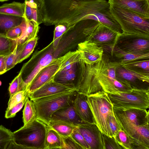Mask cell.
<instances>
[{
  "mask_svg": "<svg viewBox=\"0 0 149 149\" xmlns=\"http://www.w3.org/2000/svg\"><path fill=\"white\" fill-rule=\"evenodd\" d=\"M120 65L128 70L140 73L149 74V59L137 60Z\"/></svg>",
  "mask_w": 149,
  "mask_h": 149,
  "instance_id": "29",
  "label": "cell"
},
{
  "mask_svg": "<svg viewBox=\"0 0 149 149\" xmlns=\"http://www.w3.org/2000/svg\"><path fill=\"white\" fill-rule=\"evenodd\" d=\"M23 17L0 13V34L6 35L10 29L21 23Z\"/></svg>",
  "mask_w": 149,
  "mask_h": 149,
  "instance_id": "25",
  "label": "cell"
},
{
  "mask_svg": "<svg viewBox=\"0 0 149 149\" xmlns=\"http://www.w3.org/2000/svg\"><path fill=\"white\" fill-rule=\"evenodd\" d=\"M27 96L28 97V93L25 91H19L15 93L10 97L7 109L11 108L22 101Z\"/></svg>",
  "mask_w": 149,
  "mask_h": 149,
  "instance_id": "42",
  "label": "cell"
},
{
  "mask_svg": "<svg viewBox=\"0 0 149 149\" xmlns=\"http://www.w3.org/2000/svg\"><path fill=\"white\" fill-rule=\"evenodd\" d=\"M28 96L19 103L14 106L10 109H7L5 114V118H10L15 116L16 113L19 112L22 108L26 102Z\"/></svg>",
  "mask_w": 149,
  "mask_h": 149,
  "instance_id": "44",
  "label": "cell"
},
{
  "mask_svg": "<svg viewBox=\"0 0 149 149\" xmlns=\"http://www.w3.org/2000/svg\"><path fill=\"white\" fill-rule=\"evenodd\" d=\"M85 70L86 64L82 59L69 69L58 71L54 79L58 83L74 87L77 91L83 78Z\"/></svg>",
  "mask_w": 149,
  "mask_h": 149,
  "instance_id": "12",
  "label": "cell"
},
{
  "mask_svg": "<svg viewBox=\"0 0 149 149\" xmlns=\"http://www.w3.org/2000/svg\"><path fill=\"white\" fill-rule=\"evenodd\" d=\"M87 102L95 124L101 132L112 137L108 123L109 115L113 113V105L107 93L100 91L87 96Z\"/></svg>",
  "mask_w": 149,
  "mask_h": 149,
  "instance_id": "4",
  "label": "cell"
},
{
  "mask_svg": "<svg viewBox=\"0 0 149 149\" xmlns=\"http://www.w3.org/2000/svg\"><path fill=\"white\" fill-rule=\"evenodd\" d=\"M26 27V20L24 17L21 23L19 25L10 29L7 33L6 36L12 40H17L23 36Z\"/></svg>",
  "mask_w": 149,
  "mask_h": 149,
  "instance_id": "36",
  "label": "cell"
},
{
  "mask_svg": "<svg viewBox=\"0 0 149 149\" xmlns=\"http://www.w3.org/2000/svg\"><path fill=\"white\" fill-rule=\"evenodd\" d=\"M77 127L73 131L70 136L82 147L83 149H90L89 145L82 136L78 131Z\"/></svg>",
  "mask_w": 149,
  "mask_h": 149,
  "instance_id": "45",
  "label": "cell"
},
{
  "mask_svg": "<svg viewBox=\"0 0 149 149\" xmlns=\"http://www.w3.org/2000/svg\"><path fill=\"white\" fill-rule=\"evenodd\" d=\"M116 68L108 59L103 58L99 62L97 78L103 91L107 93L118 94L131 90L126 83L116 79Z\"/></svg>",
  "mask_w": 149,
  "mask_h": 149,
  "instance_id": "7",
  "label": "cell"
},
{
  "mask_svg": "<svg viewBox=\"0 0 149 149\" xmlns=\"http://www.w3.org/2000/svg\"><path fill=\"white\" fill-rule=\"evenodd\" d=\"M17 40L0 34V55H7L11 53L15 48Z\"/></svg>",
  "mask_w": 149,
  "mask_h": 149,
  "instance_id": "33",
  "label": "cell"
},
{
  "mask_svg": "<svg viewBox=\"0 0 149 149\" xmlns=\"http://www.w3.org/2000/svg\"><path fill=\"white\" fill-rule=\"evenodd\" d=\"M70 27L64 24H59L55 25L54 38L52 41L54 49L57 46L63 34Z\"/></svg>",
  "mask_w": 149,
  "mask_h": 149,
  "instance_id": "38",
  "label": "cell"
},
{
  "mask_svg": "<svg viewBox=\"0 0 149 149\" xmlns=\"http://www.w3.org/2000/svg\"><path fill=\"white\" fill-rule=\"evenodd\" d=\"M13 143V132L0 125V149H12Z\"/></svg>",
  "mask_w": 149,
  "mask_h": 149,
  "instance_id": "32",
  "label": "cell"
},
{
  "mask_svg": "<svg viewBox=\"0 0 149 149\" xmlns=\"http://www.w3.org/2000/svg\"><path fill=\"white\" fill-rule=\"evenodd\" d=\"M57 58L60 65L59 71L69 69L75 63L82 59L81 54L77 49L69 51Z\"/></svg>",
  "mask_w": 149,
  "mask_h": 149,
  "instance_id": "23",
  "label": "cell"
},
{
  "mask_svg": "<svg viewBox=\"0 0 149 149\" xmlns=\"http://www.w3.org/2000/svg\"><path fill=\"white\" fill-rule=\"evenodd\" d=\"M114 115L121 128L131 137L139 127L149 123V111L147 110L113 107Z\"/></svg>",
  "mask_w": 149,
  "mask_h": 149,
  "instance_id": "8",
  "label": "cell"
},
{
  "mask_svg": "<svg viewBox=\"0 0 149 149\" xmlns=\"http://www.w3.org/2000/svg\"><path fill=\"white\" fill-rule=\"evenodd\" d=\"M8 55H0V75L6 72V60Z\"/></svg>",
  "mask_w": 149,
  "mask_h": 149,
  "instance_id": "46",
  "label": "cell"
},
{
  "mask_svg": "<svg viewBox=\"0 0 149 149\" xmlns=\"http://www.w3.org/2000/svg\"><path fill=\"white\" fill-rule=\"evenodd\" d=\"M50 120L63 121L77 126L85 123L77 115L73 103L56 111L51 116Z\"/></svg>",
  "mask_w": 149,
  "mask_h": 149,
  "instance_id": "20",
  "label": "cell"
},
{
  "mask_svg": "<svg viewBox=\"0 0 149 149\" xmlns=\"http://www.w3.org/2000/svg\"><path fill=\"white\" fill-rule=\"evenodd\" d=\"M77 50L80 52L82 59L86 64L91 65L102 60L103 48L96 44L85 40L79 44Z\"/></svg>",
  "mask_w": 149,
  "mask_h": 149,
  "instance_id": "17",
  "label": "cell"
},
{
  "mask_svg": "<svg viewBox=\"0 0 149 149\" xmlns=\"http://www.w3.org/2000/svg\"><path fill=\"white\" fill-rule=\"evenodd\" d=\"M24 3V17L27 20L33 21L39 25L43 23L40 0H25Z\"/></svg>",
  "mask_w": 149,
  "mask_h": 149,
  "instance_id": "21",
  "label": "cell"
},
{
  "mask_svg": "<svg viewBox=\"0 0 149 149\" xmlns=\"http://www.w3.org/2000/svg\"><path fill=\"white\" fill-rule=\"evenodd\" d=\"M107 93L113 107L145 110L149 108V90L133 89L118 94Z\"/></svg>",
  "mask_w": 149,
  "mask_h": 149,
  "instance_id": "9",
  "label": "cell"
},
{
  "mask_svg": "<svg viewBox=\"0 0 149 149\" xmlns=\"http://www.w3.org/2000/svg\"><path fill=\"white\" fill-rule=\"evenodd\" d=\"M121 33L98 22L90 28L85 40L102 48L108 47L111 49L115 46Z\"/></svg>",
  "mask_w": 149,
  "mask_h": 149,
  "instance_id": "10",
  "label": "cell"
},
{
  "mask_svg": "<svg viewBox=\"0 0 149 149\" xmlns=\"http://www.w3.org/2000/svg\"><path fill=\"white\" fill-rule=\"evenodd\" d=\"M97 22L91 19H84L70 26L63 34L57 46L54 49V58L62 56L85 40L90 28Z\"/></svg>",
  "mask_w": 149,
  "mask_h": 149,
  "instance_id": "5",
  "label": "cell"
},
{
  "mask_svg": "<svg viewBox=\"0 0 149 149\" xmlns=\"http://www.w3.org/2000/svg\"><path fill=\"white\" fill-rule=\"evenodd\" d=\"M87 98V96L77 92L73 102L74 108L77 115L84 122L95 124Z\"/></svg>",
  "mask_w": 149,
  "mask_h": 149,
  "instance_id": "19",
  "label": "cell"
},
{
  "mask_svg": "<svg viewBox=\"0 0 149 149\" xmlns=\"http://www.w3.org/2000/svg\"><path fill=\"white\" fill-rule=\"evenodd\" d=\"M77 93L74 91L32 100L36 108V119L48 126L51 116L58 109L72 104Z\"/></svg>",
  "mask_w": 149,
  "mask_h": 149,
  "instance_id": "2",
  "label": "cell"
},
{
  "mask_svg": "<svg viewBox=\"0 0 149 149\" xmlns=\"http://www.w3.org/2000/svg\"><path fill=\"white\" fill-rule=\"evenodd\" d=\"M24 81L18 74L10 84L8 89L10 97L19 91H24Z\"/></svg>",
  "mask_w": 149,
  "mask_h": 149,
  "instance_id": "39",
  "label": "cell"
},
{
  "mask_svg": "<svg viewBox=\"0 0 149 149\" xmlns=\"http://www.w3.org/2000/svg\"><path fill=\"white\" fill-rule=\"evenodd\" d=\"M48 126L36 119L13 132L14 141L19 149H44Z\"/></svg>",
  "mask_w": 149,
  "mask_h": 149,
  "instance_id": "1",
  "label": "cell"
},
{
  "mask_svg": "<svg viewBox=\"0 0 149 149\" xmlns=\"http://www.w3.org/2000/svg\"><path fill=\"white\" fill-rule=\"evenodd\" d=\"M111 54L120 59V64L134 61L149 59V53L135 54L123 52L114 46L111 49Z\"/></svg>",
  "mask_w": 149,
  "mask_h": 149,
  "instance_id": "24",
  "label": "cell"
},
{
  "mask_svg": "<svg viewBox=\"0 0 149 149\" xmlns=\"http://www.w3.org/2000/svg\"><path fill=\"white\" fill-rule=\"evenodd\" d=\"M110 5L111 13L123 32L149 38V19L132 11Z\"/></svg>",
  "mask_w": 149,
  "mask_h": 149,
  "instance_id": "3",
  "label": "cell"
},
{
  "mask_svg": "<svg viewBox=\"0 0 149 149\" xmlns=\"http://www.w3.org/2000/svg\"></svg>",
  "mask_w": 149,
  "mask_h": 149,
  "instance_id": "49",
  "label": "cell"
},
{
  "mask_svg": "<svg viewBox=\"0 0 149 149\" xmlns=\"http://www.w3.org/2000/svg\"><path fill=\"white\" fill-rule=\"evenodd\" d=\"M0 13L10 15L24 17V3L14 1L0 6Z\"/></svg>",
  "mask_w": 149,
  "mask_h": 149,
  "instance_id": "27",
  "label": "cell"
},
{
  "mask_svg": "<svg viewBox=\"0 0 149 149\" xmlns=\"http://www.w3.org/2000/svg\"><path fill=\"white\" fill-rule=\"evenodd\" d=\"M60 135L62 143L61 149H83L71 136Z\"/></svg>",
  "mask_w": 149,
  "mask_h": 149,
  "instance_id": "40",
  "label": "cell"
},
{
  "mask_svg": "<svg viewBox=\"0 0 149 149\" xmlns=\"http://www.w3.org/2000/svg\"><path fill=\"white\" fill-rule=\"evenodd\" d=\"M77 129L90 149H103L102 133L95 124L85 123L78 125Z\"/></svg>",
  "mask_w": 149,
  "mask_h": 149,
  "instance_id": "15",
  "label": "cell"
},
{
  "mask_svg": "<svg viewBox=\"0 0 149 149\" xmlns=\"http://www.w3.org/2000/svg\"><path fill=\"white\" fill-rule=\"evenodd\" d=\"M26 19V27L25 32L22 37L17 40L19 43H24L37 37L40 29L39 25L33 21Z\"/></svg>",
  "mask_w": 149,
  "mask_h": 149,
  "instance_id": "31",
  "label": "cell"
},
{
  "mask_svg": "<svg viewBox=\"0 0 149 149\" xmlns=\"http://www.w3.org/2000/svg\"><path fill=\"white\" fill-rule=\"evenodd\" d=\"M103 149H123L117 143L114 137H111L102 133Z\"/></svg>",
  "mask_w": 149,
  "mask_h": 149,
  "instance_id": "41",
  "label": "cell"
},
{
  "mask_svg": "<svg viewBox=\"0 0 149 149\" xmlns=\"http://www.w3.org/2000/svg\"><path fill=\"white\" fill-rule=\"evenodd\" d=\"M114 46L127 53H149V38L122 32Z\"/></svg>",
  "mask_w": 149,
  "mask_h": 149,
  "instance_id": "11",
  "label": "cell"
},
{
  "mask_svg": "<svg viewBox=\"0 0 149 149\" xmlns=\"http://www.w3.org/2000/svg\"><path fill=\"white\" fill-rule=\"evenodd\" d=\"M26 42L23 44L19 43L17 42L14 50L8 56L6 60V72L13 68L17 64L21 52Z\"/></svg>",
  "mask_w": 149,
  "mask_h": 149,
  "instance_id": "34",
  "label": "cell"
},
{
  "mask_svg": "<svg viewBox=\"0 0 149 149\" xmlns=\"http://www.w3.org/2000/svg\"><path fill=\"white\" fill-rule=\"evenodd\" d=\"M38 39L37 36L26 42L21 52L17 64L21 62L29 56L34 51Z\"/></svg>",
  "mask_w": 149,
  "mask_h": 149,
  "instance_id": "37",
  "label": "cell"
},
{
  "mask_svg": "<svg viewBox=\"0 0 149 149\" xmlns=\"http://www.w3.org/2000/svg\"><path fill=\"white\" fill-rule=\"evenodd\" d=\"M53 78L32 93L28 95L31 100L58 93L76 91L74 87L55 81Z\"/></svg>",
  "mask_w": 149,
  "mask_h": 149,
  "instance_id": "16",
  "label": "cell"
},
{
  "mask_svg": "<svg viewBox=\"0 0 149 149\" xmlns=\"http://www.w3.org/2000/svg\"><path fill=\"white\" fill-rule=\"evenodd\" d=\"M1 81H0V86L1 85Z\"/></svg>",
  "mask_w": 149,
  "mask_h": 149,
  "instance_id": "48",
  "label": "cell"
},
{
  "mask_svg": "<svg viewBox=\"0 0 149 149\" xmlns=\"http://www.w3.org/2000/svg\"><path fill=\"white\" fill-rule=\"evenodd\" d=\"M114 137L117 143L123 149H134L132 138L121 128L118 131Z\"/></svg>",
  "mask_w": 149,
  "mask_h": 149,
  "instance_id": "35",
  "label": "cell"
},
{
  "mask_svg": "<svg viewBox=\"0 0 149 149\" xmlns=\"http://www.w3.org/2000/svg\"><path fill=\"white\" fill-rule=\"evenodd\" d=\"M110 5L132 11L149 19L148 0H109Z\"/></svg>",
  "mask_w": 149,
  "mask_h": 149,
  "instance_id": "18",
  "label": "cell"
},
{
  "mask_svg": "<svg viewBox=\"0 0 149 149\" xmlns=\"http://www.w3.org/2000/svg\"></svg>",
  "mask_w": 149,
  "mask_h": 149,
  "instance_id": "50",
  "label": "cell"
},
{
  "mask_svg": "<svg viewBox=\"0 0 149 149\" xmlns=\"http://www.w3.org/2000/svg\"><path fill=\"white\" fill-rule=\"evenodd\" d=\"M108 123L112 136L114 137L121 128L115 117L114 113L109 115Z\"/></svg>",
  "mask_w": 149,
  "mask_h": 149,
  "instance_id": "43",
  "label": "cell"
},
{
  "mask_svg": "<svg viewBox=\"0 0 149 149\" xmlns=\"http://www.w3.org/2000/svg\"><path fill=\"white\" fill-rule=\"evenodd\" d=\"M26 99L23 110V126H26L32 123L36 119V111L35 106L32 100Z\"/></svg>",
  "mask_w": 149,
  "mask_h": 149,
  "instance_id": "30",
  "label": "cell"
},
{
  "mask_svg": "<svg viewBox=\"0 0 149 149\" xmlns=\"http://www.w3.org/2000/svg\"><path fill=\"white\" fill-rule=\"evenodd\" d=\"M8 0H0V2H3L8 1Z\"/></svg>",
  "mask_w": 149,
  "mask_h": 149,
  "instance_id": "47",
  "label": "cell"
},
{
  "mask_svg": "<svg viewBox=\"0 0 149 149\" xmlns=\"http://www.w3.org/2000/svg\"><path fill=\"white\" fill-rule=\"evenodd\" d=\"M61 135L53 128L48 127L45 139L44 149H61Z\"/></svg>",
  "mask_w": 149,
  "mask_h": 149,
  "instance_id": "26",
  "label": "cell"
},
{
  "mask_svg": "<svg viewBox=\"0 0 149 149\" xmlns=\"http://www.w3.org/2000/svg\"><path fill=\"white\" fill-rule=\"evenodd\" d=\"M54 52L52 41L41 50L36 51L31 58L23 65L19 74L24 81V91H26L37 74L55 59Z\"/></svg>",
  "mask_w": 149,
  "mask_h": 149,
  "instance_id": "6",
  "label": "cell"
},
{
  "mask_svg": "<svg viewBox=\"0 0 149 149\" xmlns=\"http://www.w3.org/2000/svg\"><path fill=\"white\" fill-rule=\"evenodd\" d=\"M131 137L134 149H149V123L138 127Z\"/></svg>",
  "mask_w": 149,
  "mask_h": 149,
  "instance_id": "22",
  "label": "cell"
},
{
  "mask_svg": "<svg viewBox=\"0 0 149 149\" xmlns=\"http://www.w3.org/2000/svg\"><path fill=\"white\" fill-rule=\"evenodd\" d=\"M59 68L58 60L57 58H55L42 69L34 78L26 89L28 95L54 78Z\"/></svg>",
  "mask_w": 149,
  "mask_h": 149,
  "instance_id": "14",
  "label": "cell"
},
{
  "mask_svg": "<svg viewBox=\"0 0 149 149\" xmlns=\"http://www.w3.org/2000/svg\"><path fill=\"white\" fill-rule=\"evenodd\" d=\"M76 125L67 122L56 120H50L48 126L60 134L70 136L77 127Z\"/></svg>",
  "mask_w": 149,
  "mask_h": 149,
  "instance_id": "28",
  "label": "cell"
},
{
  "mask_svg": "<svg viewBox=\"0 0 149 149\" xmlns=\"http://www.w3.org/2000/svg\"><path fill=\"white\" fill-rule=\"evenodd\" d=\"M116 78L129 84L133 89L149 90V74L127 70L119 64L116 69Z\"/></svg>",
  "mask_w": 149,
  "mask_h": 149,
  "instance_id": "13",
  "label": "cell"
}]
</instances>
